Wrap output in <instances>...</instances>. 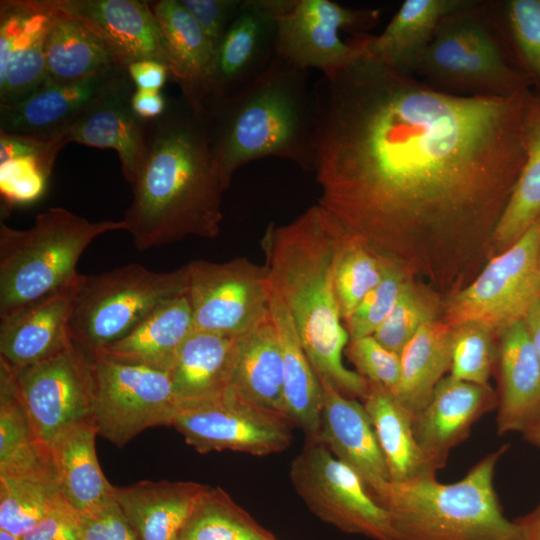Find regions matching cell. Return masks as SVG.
Masks as SVG:
<instances>
[{"instance_id":"5b68a950","label":"cell","mask_w":540,"mask_h":540,"mask_svg":"<svg viewBox=\"0 0 540 540\" xmlns=\"http://www.w3.org/2000/svg\"><path fill=\"white\" fill-rule=\"evenodd\" d=\"M508 449L506 444L485 455L454 483H441L436 475L391 482L379 503L397 540H520L494 488L497 463Z\"/></svg>"},{"instance_id":"83f0119b","label":"cell","mask_w":540,"mask_h":540,"mask_svg":"<svg viewBox=\"0 0 540 540\" xmlns=\"http://www.w3.org/2000/svg\"><path fill=\"white\" fill-rule=\"evenodd\" d=\"M149 4L166 42L170 77L193 108L205 109L215 48L179 0Z\"/></svg>"},{"instance_id":"f546056e","label":"cell","mask_w":540,"mask_h":540,"mask_svg":"<svg viewBox=\"0 0 540 540\" xmlns=\"http://www.w3.org/2000/svg\"><path fill=\"white\" fill-rule=\"evenodd\" d=\"M193 330L186 293L161 304L127 335L95 355L170 372L178 350Z\"/></svg>"},{"instance_id":"ab89813d","label":"cell","mask_w":540,"mask_h":540,"mask_svg":"<svg viewBox=\"0 0 540 540\" xmlns=\"http://www.w3.org/2000/svg\"><path fill=\"white\" fill-rule=\"evenodd\" d=\"M500 18L517 65L540 97V0L504 1Z\"/></svg>"},{"instance_id":"5bb4252c","label":"cell","mask_w":540,"mask_h":540,"mask_svg":"<svg viewBox=\"0 0 540 540\" xmlns=\"http://www.w3.org/2000/svg\"><path fill=\"white\" fill-rule=\"evenodd\" d=\"M291 424L286 417L242 398L230 386L214 399L180 406L172 426L201 454L230 450L265 456L288 448Z\"/></svg>"},{"instance_id":"ba28073f","label":"cell","mask_w":540,"mask_h":540,"mask_svg":"<svg viewBox=\"0 0 540 540\" xmlns=\"http://www.w3.org/2000/svg\"><path fill=\"white\" fill-rule=\"evenodd\" d=\"M186 265L156 272L138 263L80 274L70 319L72 343L90 358L127 335L147 315L187 293Z\"/></svg>"},{"instance_id":"8992f818","label":"cell","mask_w":540,"mask_h":540,"mask_svg":"<svg viewBox=\"0 0 540 540\" xmlns=\"http://www.w3.org/2000/svg\"><path fill=\"white\" fill-rule=\"evenodd\" d=\"M118 230H127L122 219L94 222L62 207L38 214L28 229L1 221L0 320L74 283L86 248Z\"/></svg>"},{"instance_id":"8fae6325","label":"cell","mask_w":540,"mask_h":540,"mask_svg":"<svg viewBox=\"0 0 540 540\" xmlns=\"http://www.w3.org/2000/svg\"><path fill=\"white\" fill-rule=\"evenodd\" d=\"M540 217L480 275L454 295L446 309L450 326L478 322L501 333L524 319L540 296Z\"/></svg>"},{"instance_id":"52a82bcc","label":"cell","mask_w":540,"mask_h":540,"mask_svg":"<svg viewBox=\"0 0 540 540\" xmlns=\"http://www.w3.org/2000/svg\"><path fill=\"white\" fill-rule=\"evenodd\" d=\"M487 5L473 1L442 19L415 70L434 89L508 97L532 89Z\"/></svg>"},{"instance_id":"4fadbf2b","label":"cell","mask_w":540,"mask_h":540,"mask_svg":"<svg viewBox=\"0 0 540 540\" xmlns=\"http://www.w3.org/2000/svg\"><path fill=\"white\" fill-rule=\"evenodd\" d=\"M194 330L242 336L270 317L267 269L246 258L186 264Z\"/></svg>"},{"instance_id":"db71d44e","label":"cell","mask_w":540,"mask_h":540,"mask_svg":"<svg viewBox=\"0 0 540 540\" xmlns=\"http://www.w3.org/2000/svg\"><path fill=\"white\" fill-rule=\"evenodd\" d=\"M520 540H540V501L529 513L516 518Z\"/></svg>"},{"instance_id":"f907efd6","label":"cell","mask_w":540,"mask_h":540,"mask_svg":"<svg viewBox=\"0 0 540 540\" xmlns=\"http://www.w3.org/2000/svg\"><path fill=\"white\" fill-rule=\"evenodd\" d=\"M65 145L60 138L0 133V162L21 157H35L53 169L56 157Z\"/></svg>"},{"instance_id":"9c48e42d","label":"cell","mask_w":540,"mask_h":540,"mask_svg":"<svg viewBox=\"0 0 540 540\" xmlns=\"http://www.w3.org/2000/svg\"><path fill=\"white\" fill-rule=\"evenodd\" d=\"M91 419L97 434L123 447L145 429L172 425L179 410L170 373L95 355Z\"/></svg>"},{"instance_id":"9f6ffc18","label":"cell","mask_w":540,"mask_h":540,"mask_svg":"<svg viewBox=\"0 0 540 540\" xmlns=\"http://www.w3.org/2000/svg\"><path fill=\"white\" fill-rule=\"evenodd\" d=\"M523 438L529 443L540 447V415L522 433Z\"/></svg>"},{"instance_id":"f5cc1de1","label":"cell","mask_w":540,"mask_h":540,"mask_svg":"<svg viewBox=\"0 0 540 540\" xmlns=\"http://www.w3.org/2000/svg\"><path fill=\"white\" fill-rule=\"evenodd\" d=\"M167 101L160 92L135 89L131 97V106L143 120H153L161 116L167 107Z\"/></svg>"},{"instance_id":"484cf974","label":"cell","mask_w":540,"mask_h":540,"mask_svg":"<svg viewBox=\"0 0 540 540\" xmlns=\"http://www.w3.org/2000/svg\"><path fill=\"white\" fill-rule=\"evenodd\" d=\"M472 2L405 0L381 34H356L351 39L371 59L397 72L414 75L442 19Z\"/></svg>"},{"instance_id":"d590c367","label":"cell","mask_w":540,"mask_h":540,"mask_svg":"<svg viewBox=\"0 0 540 540\" xmlns=\"http://www.w3.org/2000/svg\"><path fill=\"white\" fill-rule=\"evenodd\" d=\"M452 326L435 320L424 325L400 354L401 379L396 398L416 415L451 365Z\"/></svg>"},{"instance_id":"f6af8a7d","label":"cell","mask_w":540,"mask_h":540,"mask_svg":"<svg viewBox=\"0 0 540 540\" xmlns=\"http://www.w3.org/2000/svg\"><path fill=\"white\" fill-rule=\"evenodd\" d=\"M51 172V167L35 157L0 162L2 199L10 206L30 204L38 200L45 192Z\"/></svg>"},{"instance_id":"11a10c76","label":"cell","mask_w":540,"mask_h":540,"mask_svg":"<svg viewBox=\"0 0 540 540\" xmlns=\"http://www.w3.org/2000/svg\"><path fill=\"white\" fill-rule=\"evenodd\" d=\"M523 322L540 358V296L530 307Z\"/></svg>"},{"instance_id":"ffe728a7","label":"cell","mask_w":540,"mask_h":540,"mask_svg":"<svg viewBox=\"0 0 540 540\" xmlns=\"http://www.w3.org/2000/svg\"><path fill=\"white\" fill-rule=\"evenodd\" d=\"M497 408L488 385L444 376L425 407L413 416L415 439L430 466L443 468L451 450L465 441L473 425Z\"/></svg>"},{"instance_id":"6f0895ef","label":"cell","mask_w":540,"mask_h":540,"mask_svg":"<svg viewBox=\"0 0 540 540\" xmlns=\"http://www.w3.org/2000/svg\"><path fill=\"white\" fill-rule=\"evenodd\" d=\"M0 540H21V538L6 530L0 529Z\"/></svg>"},{"instance_id":"6da1fadb","label":"cell","mask_w":540,"mask_h":540,"mask_svg":"<svg viewBox=\"0 0 540 540\" xmlns=\"http://www.w3.org/2000/svg\"><path fill=\"white\" fill-rule=\"evenodd\" d=\"M313 91L318 205L369 248L403 226L507 204L526 158L532 89L454 95L363 55Z\"/></svg>"},{"instance_id":"ee69618b","label":"cell","mask_w":540,"mask_h":540,"mask_svg":"<svg viewBox=\"0 0 540 540\" xmlns=\"http://www.w3.org/2000/svg\"><path fill=\"white\" fill-rule=\"evenodd\" d=\"M34 440L37 439L19 397L14 374L0 362V461Z\"/></svg>"},{"instance_id":"8d00e7d4","label":"cell","mask_w":540,"mask_h":540,"mask_svg":"<svg viewBox=\"0 0 540 540\" xmlns=\"http://www.w3.org/2000/svg\"><path fill=\"white\" fill-rule=\"evenodd\" d=\"M540 217V97L534 104L526 158L517 182L493 228L496 243L509 247Z\"/></svg>"},{"instance_id":"4dcf8cb0","label":"cell","mask_w":540,"mask_h":540,"mask_svg":"<svg viewBox=\"0 0 540 540\" xmlns=\"http://www.w3.org/2000/svg\"><path fill=\"white\" fill-rule=\"evenodd\" d=\"M270 313L283 361V396L286 417L315 440L321 425L323 389L299 338L291 315L270 286Z\"/></svg>"},{"instance_id":"277c9868","label":"cell","mask_w":540,"mask_h":540,"mask_svg":"<svg viewBox=\"0 0 540 540\" xmlns=\"http://www.w3.org/2000/svg\"><path fill=\"white\" fill-rule=\"evenodd\" d=\"M211 144L225 180L251 161L280 157L313 171L316 101L307 71L275 56L242 88L206 103Z\"/></svg>"},{"instance_id":"44dd1931","label":"cell","mask_w":540,"mask_h":540,"mask_svg":"<svg viewBox=\"0 0 540 540\" xmlns=\"http://www.w3.org/2000/svg\"><path fill=\"white\" fill-rule=\"evenodd\" d=\"M62 498L49 444L34 440L0 461V529L21 538Z\"/></svg>"},{"instance_id":"d6986e66","label":"cell","mask_w":540,"mask_h":540,"mask_svg":"<svg viewBox=\"0 0 540 540\" xmlns=\"http://www.w3.org/2000/svg\"><path fill=\"white\" fill-rule=\"evenodd\" d=\"M52 18L37 0L0 2V107L47 83L45 39Z\"/></svg>"},{"instance_id":"e575fe53","label":"cell","mask_w":540,"mask_h":540,"mask_svg":"<svg viewBox=\"0 0 540 540\" xmlns=\"http://www.w3.org/2000/svg\"><path fill=\"white\" fill-rule=\"evenodd\" d=\"M50 12L53 18L45 39L47 82L81 80L124 66L85 25L69 16Z\"/></svg>"},{"instance_id":"ac0fdd59","label":"cell","mask_w":540,"mask_h":540,"mask_svg":"<svg viewBox=\"0 0 540 540\" xmlns=\"http://www.w3.org/2000/svg\"><path fill=\"white\" fill-rule=\"evenodd\" d=\"M276 40V0H242L216 47L206 103L259 77L276 56Z\"/></svg>"},{"instance_id":"74e56055","label":"cell","mask_w":540,"mask_h":540,"mask_svg":"<svg viewBox=\"0 0 540 540\" xmlns=\"http://www.w3.org/2000/svg\"><path fill=\"white\" fill-rule=\"evenodd\" d=\"M336 223L333 282L341 317L345 321L380 283L392 260L377 254Z\"/></svg>"},{"instance_id":"4316f807","label":"cell","mask_w":540,"mask_h":540,"mask_svg":"<svg viewBox=\"0 0 540 540\" xmlns=\"http://www.w3.org/2000/svg\"><path fill=\"white\" fill-rule=\"evenodd\" d=\"M207 486L191 481H139L116 487L114 498L139 540H179Z\"/></svg>"},{"instance_id":"7dc6e473","label":"cell","mask_w":540,"mask_h":540,"mask_svg":"<svg viewBox=\"0 0 540 540\" xmlns=\"http://www.w3.org/2000/svg\"><path fill=\"white\" fill-rule=\"evenodd\" d=\"M80 540H139L115 499L81 513Z\"/></svg>"},{"instance_id":"1f68e13d","label":"cell","mask_w":540,"mask_h":540,"mask_svg":"<svg viewBox=\"0 0 540 540\" xmlns=\"http://www.w3.org/2000/svg\"><path fill=\"white\" fill-rule=\"evenodd\" d=\"M92 421H81L62 430L49 443L58 471L61 492L80 513L113 501L115 486L99 465Z\"/></svg>"},{"instance_id":"cb8c5ba5","label":"cell","mask_w":540,"mask_h":540,"mask_svg":"<svg viewBox=\"0 0 540 540\" xmlns=\"http://www.w3.org/2000/svg\"><path fill=\"white\" fill-rule=\"evenodd\" d=\"M136 87L129 78L86 110L61 135L65 144L74 142L118 153L122 174L131 185L141 168L147 120L136 115L131 97Z\"/></svg>"},{"instance_id":"7bdbcfd3","label":"cell","mask_w":540,"mask_h":540,"mask_svg":"<svg viewBox=\"0 0 540 540\" xmlns=\"http://www.w3.org/2000/svg\"><path fill=\"white\" fill-rule=\"evenodd\" d=\"M407 280L403 269L392 260L380 283L345 320L350 340L374 334L395 305Z\"/></svg>"},{"instance_id":"f1b7e54d","label":"cell","mask_w":540,"mask_h":540,"mask_svg":"<svg viewBox=\"0 0 540 540\" xmlns=\"http://www.w3.org/2000/svg\"><path fill=\"white\" fill-rule=\"evenodd\" d=\"M239 338L192 331L169 372L179 407L214 399L229 389Z\"/></svg>"},{"instance_id":"7a4b0ae2","label":"cell","mask_w":540,"mask_h":540,"mask_svg":"<svg viewBox=\"0 0 540 540\" xmlns=\"http://www.w3.org/2000/svg\"><path fill=\"white\" fill-rule=\"evenodd\" d=\"M123 221L139 251L189 236L215 238L230 184L215 159L206 109L181 95L147 120L144 159Z\"/></svg>"},{"instance_id":"680465c9","label":"cell","mask_w":540,"mask_h":540,"mask_svg":"<svg viewBox=\"0 0 540 540\" xmlns=\"http://www.w3.org/2000/svg\"><path fill=\"white\" fill-rule=\"evenodd\" d=\"M263 540H278L277 538H275L272 534L270 536H268L267 538L263 539Z\"/></svg>"},{"instance_id":"91938a15","label":"cell","mask_w":540,"mask_h":540,"mask_svg":"<svg viewBox=\"0 0 540 540\" xmlns=\"http://www.w3.org/2000/svg\"><path fill=\"white\" fill-rule=\"evenodd\" d=\"M538 270H539V277H540V250H539V256H538Z\"/></svg>"},{"instance_id":"bcb514c9","label":"cell","mask_w":540,"mask_h":540,"mask_svg":"<svg viewBox=\"0 0 540 540\" xmlns=\"http://www.w3.org/2000/svg\"><path fill=\"white\" fill-rule=\"evenodd\" d=\"M345 350L359 375L396 395L401 379L400 355L383 347L373 336L350 340Z\"/></svg>"},{"instance_id":"816d5d0a","label":"cell","mask_w":540,"mask_h":540,"mask_svg":"<svg viewBox=\"0 0 540 540\" xmlns=\"http://www.w3.org/2000/svg\"><path fill=\"white\" fill-rule=\"evenodd\" d=\"M127 69L131 81L140 90L159 92L170 76L165 65L153 60L133 62Z\"/></svg>"},{"instance_id":"60d3db41","label":"cell","mask_w":540,"mask_h":540,"mask_svg":"<svg viewBox=\"0 0 540 540\" xmlns=\"http://www.w3.org/2000/svg\"><path fill=\"white\" fill-rule=\"evenodd\" d=\"M435 320L433 301L407 280L395 305L372 336L383 347L400 355L417 332Z\"/></svg>"},{"instance_id":"d6a6232c","label":"cell","mask_w":540,"mask_h":540,"mask_svg":"<svg viewBox=\"0 0 540 540\" xmlns=\"http://www.w3.org/2000/svg\"><path fill=\"white\" fill-rule=\"evenodd\" d=\"M231 387L247 401L286 417L282 354L271 313L240 336Z\"/></svg>"},{"instance_id":"9a60e30c","label":"cell","mask_w":540,"mask_h":540,"mask_svg":"<svg viewBox=\"0 0 540 540\" xmlns=\"http://www.w3.org/2000/svg\"><path fill=\"white\" fill-rule=\"evenodd\" d=\"M12 372L37 440L49 444L65 428L92 421V359L72 342L55 355Z\"/></svg>"},{"instance_id":"836d02e7","label":"cell","mask_w":540,"mask_h":540,"mask_svg":"<svg viewBox=\"0 0 540 540\" xmlns=\"http://www.w3.org/2000/svg\"><path fill=\"white\" fill-rule=\"evenodd\" d=\"M362 404L372 422L391 482L436 475L415 439L412 414L393 393L368 382Z\"/></svg>"},{"instance_id":"30bf717a","label":"cell","mask_w":540,"mask_h":540,"mask_svg":"<svg viewBox=\"0 0 540 540\" xmlns=\"http://www.w3.org/2000/svg\"><path fill=\"white\" fill-rule=\"evenodd\" d=\"M290 479L309 510L322 521L372 540H397L388 511L362 478L323 444L307 439L291 463Z\"/></svg>"},{"instance_id":"3957f363","label":"cell","mask_w":540,"mask_h":540,"mask_svg":"<svg viewBox=\"0 0 540 540\" xmlns=\"http://www.w3.org/2000/svg\"><path fill=\"white\" fill-rule=\"evenodd\" d=\"M336 229V220L318 204L285 225L270 224L262 239L265 267L319 379L363 400L368 382L342 360L350 339L333 282Z\"/></svg>"},{"instance_id":"e0dca14e","label":"cell","mask_w":540,"mask_h":540,"mask_svg":"<svg viewBox=\"0 0 540 540\" xmlns=\"http://www.w3.org/2000/svg\"><path fill=\"white\" fill-rule=\"evenodd\" d=\"M130 78L117 66L70 82H47L22 101L0 107V133L60 138L86 110Z\"/></svg>"},{"instance_id":"f35d334b","label":"cell","mask_w":540,"mask_h":540,"mask_svg":"<svg viewBox=\"0 0 540 540\" xmlns=\"http://www.w3.org/2000/svg\"><path fill=\"white\" fill-rule=\"evenodd\" d=\"M270 535L223 489L207 486L179 540H263Z\"/></svg>"},{"instance_id":"2e32d148","label":"cell","mask_w":540,"mask_h":540,"mask_svg":"<svg viewBox=\"0 0 540 540\" xmlns=\"http://www.w3.org/2000/svg\"><path fill=\"white\" fill-rule=\"evenodd\" d=\"M45 9L78 20L98 36L117 60L128 66L140 60L165 65L171 60L149 1L37 0Z\"/></svg>"},{"instance_id":"7c38bea8","label":"cell","mask_w":540,"mask_h":540,"mask_svg":"<svg viewBox=\"0 0 540 540\" xmlns=\"http://www.w3.org/2000/svg\"><path fill=\"white\" fill-rule=\"evenodd\" d=\"M276 56L307 71L315 68L330 75L364 55L340 31L363 34L377 24L380 12L353 9L330 0H276Z\"/></svg>"},{"instance_id":"603a6c76","label":"cell","mask_w":540,"mask_h":540,"mask_svg":"<svg viewBox=\"0 0 540 540\" xmlns=\"http://www.w3.org/2000/svg\"><path fill=\"white\" fill-rule=\"evenodd\" d=\"M79 276L64 289L0 320V362L18 371L55 355L72 342L69 326Z\"/></svg>"},{"instance_id":"d4e9b609","label":"cell","mask_w":540,"mask_h":540,"mask_svg":"<svg viewBox=\"0 0 540 540\" xmlns=\"http://www.w3.org/2000/svg\"><path fill=\"white\" fill-rule=\"evenodd\" d=\"M499 335L497 433H523L540 415V358L523 320Z\"/></svg>"},{"instance_id":"681fc988","label":"cell","mask_w":540,"mask_h":540,"mask_svg":"<svg viewBox=\"0 0 540 540\" xmlns=\"http://www.w3.org/2000/svg\"><path fill=\"white\" fill-rule=\"evenodd\" d=\"M80 515L64 497L21 540H80Z\"/></svg>"},{"instance_id":"b9f144b4","label":"cell","mask_w":540,"mask_h":540,"mask_svg":"<svg viewBox=\"0 0 540 540\" xmlns=\"http://www.w3.org/2000/svg\"><path fill=\"white\" fill-rule=\"evenodd\" d=\"M494 331L478 322L452 327L450 375L459 380L488 385L495 352Z\"/></svg>"},{"instance_id":"7402d4cb","label":"cell","mask_w":540,"mask_h":540,"mask_svg":"<svg viewBox=\"0 0 540 540\" xmlns=\"http://www.w3.org/2000/svg\"><path fill=\"white\" fill-rule=\"evenodd\" d=\"M323 389L321 425L315 441L353 469L380 502L391 478L372 422L362 403L320 379Z\"/></svg>"},{"instance_id":"c3c4849f","label":"cell","mask_w":540,"mask_h":540,"mask_svg":"<svg viewBox=\"0 0 540 540\" xmlns=\"http://www.w3.org/2000/svg\"><path fill=\"white\" fill-rule=\"evenodd\" d=\"M216 47L238 14L242 0H179Z\"/></svg>"}]
</instances>
